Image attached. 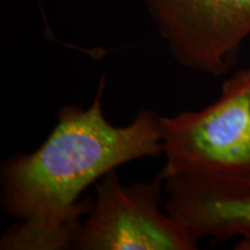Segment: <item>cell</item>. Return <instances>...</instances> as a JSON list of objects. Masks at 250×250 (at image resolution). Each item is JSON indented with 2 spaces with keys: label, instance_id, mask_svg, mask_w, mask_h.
<instances>
[{
  "label": "cell",
  "instance_id": "obj_5",
  "mask_svg": "<svg viewBox=\"0 0 250 250\" xmlns=\"http://www.w3.org/2000/svg\"><path fill=\"white\" fill-rule=\"evenodd\" d=\"M165 210L197 240L239 237L236 250H250V182L176 176L164 180Z\"/></svg>",
  "mask_w": 250,
  "mask_h": 250
},
{
  "label": "cell",
  "instance_id": "obj_1",
  "mask_svg": "<svg viewBox=\"0 0 250 250\" xmlns=\"http://www.w3.org/2000/svg\"><path fill=\"white\" fill-rule=\"evenodd\" d=\"M105 78L87 108H59L57 123L39 148L15 153L0 169V202L19 220L0 240L2 250L74 249L93 199L90 184L122 165L162 154L160 115L143 109L126 125L104 116Z\"/></svg>",
  "mask_w": 250,
  "mask_h": 250
},
{
  "label": "cell",
  "instance_id": "obj_2",
  "mask_svg": "<svg viewBox=\"0 0 250 250\" xmlns=\"http://www.w3.org/2000/svg\"><path fill=\"white\" fill-rule=\"evenodd\" d=\"M160 126L162 181L191 176L250 182V67L225 81L208 107L160 116Z\"/></svg>",
  "mask_w": 250,
  "mask_h": 250
},
{
  "label": "cell",
  "instance_id": "obj_3",
  "mask_svg": "<svg viewBox=\"0 0 250 250\" xmlns=\"http://www.w3.org/2000/svg\"><path fill=\"white\" fill-rule=\"evenodd\" d=\"M164 181L125 186L116 171L99 180L92 208L78 232L77 250H195L198 240L161 210Z\"/></svg>",
  "mask_w": 250,
  "mask_h": 250
},
{
  "label": "cell",
  "instance_id": "obj_4",
  "mask_svg": "<svg viewBox=\"0 0 250 250\" xmlns=\"http://www.w3.org/2000/svg\"><path fill=\"white\" fill-rule=\"evenodd\" d=\"M175 62L223 76L250 35V0H142Z\"/></svg>",
  "mask_w": 250,
  "mask_h": 250
}]
</instances>
